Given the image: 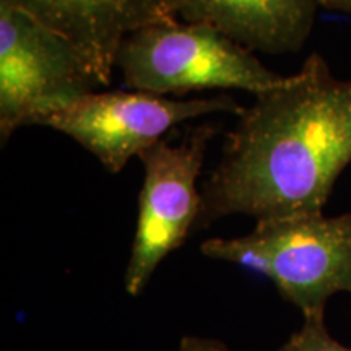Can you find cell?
Wrapping results in <instances>:
<instances>
[{
  "label": "cell",
  "mask_w": 351,
  "mask_h": 351,
  "mask_svg": "<svg viewBox=\"0 0 351 351\" xmlns=\"http://www.w3.org/2000/svg\"><path fill=\"white\" fill-rule=\"evenodd\" d=\"M351 163V80L333 77L319 52L283 85L256 96L228 132L200 186L195 231L245 215L256 221L324 213Z\"/></svg>",
  "instance_id": "obj_1"
},
{
  "label": "cell",
  "mask_w": 351,
  "mask_h": 351,
  "mask_svg": "<svg viewBox=\"0 0 351 351\" xmlns=\"http://www.w3.org/2000/svg\"><path fill=\"white\" fill-rule=\"evenodd\" d=\"M200 252L269 278L304 317L326 314L327 301L351 293V213L257 221L239 238H210Z\"/></svg>",
  "instance_id": "obj_2"
},
{
  "label": "cell",
  "mask_w": 351,
  "mask_h": 351,
  "mask_svg": "<svg viewBox=\"0 0 351 351\" xmlns=\"http://www.w3.org/2000/svg\"><path fill=\"white\" fill-rule=\"evenodd\" d=\"M116 70L129 90L174 98L204 90L257 96L288 80L218 29L179 19L129 34L117 52Z\"/></svg>",
  "instance_id": "obj_3"
},
{
  "label": "cell",
  "mask_w": 351,
  "mask_h": 351,
  "mask_svg": "<svg viewBox=\"0 0 351 351\" xmlns=\"http://www.w3.org/2000/svg\"><path fill=\"white\" fill-rule=\"evenodd\" d=\"M108 85L64 34L0 2V140Z\"/></svg>",
  "instance_id": "obj_4"
},
{
  "label": "cell",
  "mask_w": 351,
  "mask_h": 351,
  "mask_svg": "<svg viewBox=\"0 0 351 351\" xmlns=\"http://www.w3.org/2000/svg\"><path fill=\"white\" fill-rule=\"evenodd\" d=\"M217 134L213 124H199L187 129L178 142L165 137L138 156L143 165V186L124 274L129 296L142 295L160 263L194 232L200 212L197 181Z\"/></svg>",
  "instance_id": "obj_5"
},
{
  "label": "cell",
  "mask_w": 351,
  "mask_h": 351,
  "mask_svg": "<svg viewBox=\"0 0 351 351\" xmlns=\"http://www.w3.org/2000/svg\"><path fill=\"white\" fill-rule=\"evenodd\" d=\"M243 109L226 93L186 99L137 90H99L47 116L41 125L69 135L108 173L117 174L179 124L218 112L239 116Z\"/></svg>",
  "instance_id": "obj_6"
},
{
  "label": "cell",
  "mask_w": 351,
  "mask_h": 351,
  "mask_svg": "<svg viewBox=\"0 0 351 351\" xmlns=\"http://www.w3.org/2000/svg\"><path fill=\"white\" fill-rule=\"evenodd\" d=\"M64 34L111 85L124 39L147 25L176 20L173 0H0Z\"/></svg>",
  "instance_id": "obj_7"
},
{
  "label": "cell",
  "mask_w": 351,
  "mask_h": 351,
  "mask_svg": "<svg viewBox=\"0 0 351 351\" xmlns=\"http://www.w3.org/2000/svg\"><path fill=\"white\" fill-rule=\"evenodd\" d=\"M176 19L218 29L245 49L288 54L313 32L315 0H173Z\"/></svg>",
  "instance_id": "obj_8"
},
{
  "label": "cell",
  "mask_w": 351,
  "mask_h": 351,
  "mask_svg": "<svg viewBox=\"0 0 351 351\" xmlns=\"http://www.w3.org/2000/svg\"><path fill=\"white\" fill-rule=\"evenodd\" d=\"M278 351H351L328 333L324 315L304 317L300 330L293 333Z\"/></svg>",
  "instance_id": "obj_9"
},
{
  "label": "cell",
  "mask_w": 351,
  "mask_h": 351,
  "mask_svg": "<svg viewBox=\"0 0 351 351\" xmlns=\"http://www.w3.org/2000/svg\"><path fill=\"white\" fill-rule=\"evenodd\" d=\"M176 351H231L228 346L217 339H208V337H195L186 335L179 341Z\"/></svg>",
  "instance_id": "obj_10"
},
{
  "label": "cell",
  "mask_w": 351,
  "mask_h": 351,
  "mask_svg": "<svg viewBox=\"0 0 351 351\" xmlns=\"http://www.w3.org/2000/svg\"><path fill=\"white\" fill-rule=\"evenodd\" d=\"M315 3L328 12L345 13L351 16V0H315Z\"/></svg>",
  "instance_id": "obj_11"
}]
</instances>
